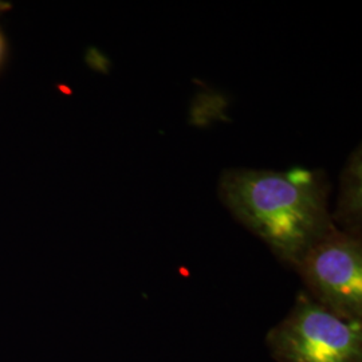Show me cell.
<instances>
[{"label":"cell","mask_w":362,"mask_h":362,"mask_svg":"<svg viewBox=\"0 0 362 362\" xmlns=\"http://www.w3.org/2000/svg\"><path fill=\"white\" fill-rule=\"evenodd\" d=\"M227 207L272 252L297 269L306 252L334 228L326 188L305 169H235L220 181Z\"/></svg>","instance_id":"6da1fadb"},{"label":"cell","mask_w":362,"mask_h":362,"mask_svg":"<svg viewBox=\"0 0 362 362\" xmlns=\"http://www.w3.org/2000/svg\"><path fill=\"white\" fill-rule=\"evenodd\" d=\"M276 362H362V321H349L299 293L266 336Z\"/></svg>","instance_id":"7a4b0ae2"},{"label":"cell","mask_w":362,"mask_h":362,"mask_svg":"<svg viewBox=\"0 0 362 362\" xmlns=\"http://www.w3.org/2000/svg\"><path fill=\"white\" fill-rule=\"evenodd\" d=\"M306 294L341 318L362 321L361 240L336 227L298 264Z\"/></svg>","instance_id":"3957f363"},{"label":"cell","mask_w":362,"mask_h":362,"mask_svg":"<svg viewBox=\"0 0 362 362\" xmlns=\"http://www.w3.org/2000/svg\"><path fill=\"white\" fill-rule=\"evenodd\" d=\"M336 218L348 230L346 233L357 238L361 224V156H353L342 176V187Z\"/></svg>","instance_id":"277c9868"},{"label":"cell","mask_w":362,"mask_h":362,"mask_svg":"<svg viewBox=\"0 0 362 362\" xmlns=\"http://www.w3.org/2000/svg\"><path fill=\"white\" fill-rule=\"evenodd\" d=\"M6 52H7L6 39H4V35H3V33H1V30H0V67H1L4 59H6Z\"/></svg>","instance_id":"5b68a950"}]
</instances>
